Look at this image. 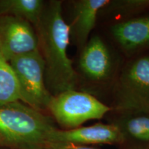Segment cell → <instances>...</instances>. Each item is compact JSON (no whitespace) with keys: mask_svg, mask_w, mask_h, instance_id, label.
Returning <instances> with one entry per match:
<instances>
[{"mask_svg":"<svg viewBox=\"0 0 149 149\" xmlns=\"http://www.w3.org/2000/svg\"><path fill=\"white\" fill-rule=\"evenodd\" d=\"M48 111L59 125L72 129L102 118L111 108L89 93L69 90L53 96Z\"/></svg>","mask_w":149,"mask_h":149,"instance_id":"obj_5","label":"cell"},{"mask_svg":"<svg viewBox=\"0 0 149 149\" xmlns=\"http://www.w3.org/2000/svg\"><path fill=\"white\" fill-rule=\"evenodd\" d=\"M15 74L21 102L40 111L48 110L53 95L45 81V64L39 49L9 61Z\"/></svg>","mask_w":149,"mask_h":149,"instance_id":"obj_3","label":"cell"},{"mask_svg":"<svg viewBox=\"0 0 149 149\" xmlns=\"http://www.w3.org/2000/svg\"><path fill=\"white\" fill-rule=\"evenodd\" d=\"M79 66L86 77L93 81H101L109 75L112 66L111 55L100 37H93L82 48Z\"/></svg>","mask_w":149,"mask_h":149,"instance_id":"obj_8","label":"cell"},{"mask_svg":"<svg viewBox=\"0 0 149 149\" xmlns=\"http://www.w3.org/2000/svg\"><path fill=\"white\" fill-rule=\"evenodd\" d=\"M21 102L15 74L10 62L0 53V104Z\"/></svg>","mask_w":149,"mask_h":149,"instance_id":"obj_13","label":"cell"},{"mask_svg":"<svg viewBox=\"0 0 149 149\" xmlns=\"http://www.w3.org/2000/svg\"><path fill=\"white\" fill-rule=\"evenodd\" d=\"M45 3L42 0H0V15H10L29 22L35 27L40 21Z\"/></svg>","mask_w":149,"mask_h":149,"instance_id":"obj_12","label":"cell"},{"mask_svg":"<svg viewBox=\"0 0 149 149\" xmlns=\"http://www.w3.org/2000/svg\"><path fill=\"white\" fill-rule=\"evenodd\" d=\"M47 149H98L88 146L79 145H61V146H51Z\"/></svg>","mask_w":149,"mask_h":149,"instance_id":"obj_15","label":"cell"},{"mask_svg":"<svg viewBox=\"0 0 149 149\" xmlns=\"http://www.w3.org/2000/svg\"><path fill=\"white\" fill-rule=\"evenodd\" d=\"M111 33L124 49L131 51L149 44V17L134 18L115 24Z\"/></svg>","mask_w":149,"mask_h":149,"instance_id":"obj_10","label":"cell"},{"mask_svg":"<svg viewBox=\"0 0 149 149\" xmlns=\"http://www.w3.org/2000/svg\"><path fill=\"white\" fill-rule=\"evenodd\" d=\"M109 0H79L74 3L73 18L69 25L70 35L80 50L88 41L91 31L95 26L100 11L107 6Z\"/></svg>","mask_w":149,"mask_h":149,"instance_id":"obj_9","label":"cell"},{"mask_svg":"<svg viewBox=\"0 0 149 149\" xmlns=\"http://www.w3.org/2000/svg\"><path fill=\"white\" fill-rule=\"evenodd\" d=\"M0 149H9V148H4V147H1V148H0Z\"/></svg>","mask_w":149,"mask_h":149,"instance_id":"obj_16","label":"cell"},{"mask_svg":"<svg viewBox=\"0 0 149 149\" xmlns=\"http://www.w3.org/2000/svg\"><path fill=\"white\" fill-rule=\"evenodd\" d=\"M114 124L120 130L124 141L149 144V113L123 114Z\"/></svg>","mask_w":149,"mask_h":149,"instance_id":"obj_11","label":"cell"},{"mask_svg":"<svg viewBox=\"0 0 149 149\" xmlns=\"http://www.w3.org/2000/svg\"><path fill=\"white\" fill-rule=\"evenodd\" d=\"M38 49L45 64V81L53 96L74 90L77 74L68 55L70 33L65 22L61 1L45 3L38 24L35 27Z\"/></svg>","mask_w":149,"mask_h":149,"instance_id":"obj_1","label":"cell"},{"mask_svg":"<svg viewBox=\"0 0 149 149\" xmlns=\"http://www.w3.org/2000/svg\"><path fill=\"white\" fill-rule=\"evenodd\" d=\"M115 109L122 114L149 113V57L128 64L115 92Z\"/></svg>","mask_w":149,"mask_h":149,"instance_id":"obj_4","label":"cell"},{"mask_svg":"<svg viewBox=\"0 0 149 149\" xmlns=\"http://www.w3.org/2000/svg\"><path fill=\"white\" fill-rule=\"evenodd\" d=\"M37 49L38 40L32 24L15 17L0 15V53L6 60Z\"/></svg>","mask_w":149,"mask_h":149,"instance_id":"obj_6","label":"cell"},{"mask_svg":"<svg viewBox=\"0 0 149 149\" xmlns=\"http://www.w3.org/2000/svg\"><path fill=\"white\" fill-rule=\"evenodd\" d=\"M122 142H124V139L116 125L102 123L89 126H79L72 129L59 130L55 128L49 138V146L115 144Z\"/></svg>","mask_w":149,"mask_h":149,"instance_id":"obj_7","label":"cell"},{"mask_svg":"<svg viewBox=\"0 0 149 149\" xmlns=\"http://www.w3.org/2000/svg\"><path fill=\"white\" fill-rule=\"evenodd\" d=\"M43 112L18 101L0 104V143L9 149H47L55 129Z\"/></svg>","mask_w":149,"mask_h":149,"instance_id":"obj_2","label":"cell"},{"mask_svg":"<svg viewBox=\"0 0 149 149\" xmlns=\"http://www.w3.org/2000/svg\"><path fill=\"white\" fill-rule=\"evenodd\" d=\"M1 147H2V146H1V143H0V148H1Z\"/></svg>","mask_w":149,"mask_h":149,"instance_id":"obj_17","label":"cell"},{"mask_svg":"<svg viewBox=\"0 0 149 149\" xmlns=\"http://www.w3.org/2000/svg\"><path fill=\"white\" fill-rule=\"evenodd\" d=\"M148 6L149 1L146 0H120L110 1L107 6L103 9L107 8L111 12L121 14L140 10Z\"/></svg>","mask_w":149,"mask_h":149,"instance_id":"obj_14","label":"cell"}]
</instances>
